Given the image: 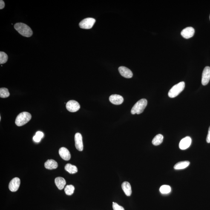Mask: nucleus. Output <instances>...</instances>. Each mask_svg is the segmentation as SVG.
<instances>
[{"label":"nucleus","instance_id":"obj_1","mask_svg":"<svg viewBox=\"0 0 210 210\" xmlns=\"http://www.w3.org/2000/svg\"><path fill=\"white\" fill-rule=\"evenodd\" d=\"M14 28L22 36L26 37H30L33 34L31 29L27 25L22 23L15 24Z\"/></svg>","mask_w":210,"mask_h":210},{"label":"nucleus","instance_id":"obj_2","mask_svg":"<svg viewBox=\"0 0 210 210\" xmlns=\"http://www.w3.org/2000/svg\"><path fill=\"white\" fill-rule=\"evenodd\" d=\"M147 104L148 102L146 99H142L140 100L135 104L132 109L131 111L132 114H139L142 113L146 108Z\"/></svg>","mask_w":210,"mask_h":210},{"label":"nucleus","instance_id":"obj_3","mask_svg":"<svg viewBox=\"0 0 210 210\" xmlns=\"http://www.w3.org/2000/svg\"><path fill=\"white\" fill-rule=\"evenodd\" d=\"M32 116L30 113L23 112L18 115L15 120V124L18 127L25 125L31 119Z\"/></svg>","mask_w":210,"mask_h":210},{"label":"nucleus","instance_id":"obj_4","mask_svg":"<svg viewBox=\"0 0 210 210\" xmlns=\"http://www.w3.org/2000/svg\"><path fill=\"white\" fill-rule=\"evenodd\" d=\"M185 83L182 82L179 83L173 86L169 90L168 96L170 98H173L176 97L180 94L184 89Z\"/></svg>","mask_w":210,"mask_h":210},{"label":"nucleus","instance_id":"obj_5","mask_svg":"<svg viewBox=\"0 0 210 210\" xmlns=\"http://www.w3.org/2000/svg\"><path fill=\"white\" fill-rule=\"evenodd\" d=\"M96 20L92 18H88L83 20L79 24L81 28L89 29L93 27L96 22Z\"/></svg>","mask_w":210,"mask_h":210},{"label":"nucleus","instance_id":"obj_6","mask_svg":"<svg viewBox=\"0 0 210 210\" xmlns=\"http://www.w3.org/2000/svg\"><path fill=\"white\" fill-rule=\"evenodd\" d=\"M66 107L68 111L70 112H76L80 109V105L77 101L71 100L67 102Z\"/></svg>","mask_w":210,"mask_h":210},{"label":"nucleus","instance_id":"obj_7","mask_svg":"<svg viewBox=\"0 0 210 210\" xmlns=\"http://www.w3.org/2000/svg\"><path fill=\"white\" fill-rule=\"evenodd\" d=\"M210 80V67L207 66L204 69L202 75V83L206 85Z\"/></svg>","mask_w":210,"mask_h":210},{"label":"nucleus","instance_id":"obj_8","mask_svg":"<svg viewBox=\"0 0 210 210\" xmlns=\"http://www.w3.org/2000/svg\"><path fill=\"white\" fill-rule=\"evenodd\" d=\"M20 185V180L18 177H15L9 183V188L12 192H15L18 190Z\"/></svg>","mask_w":210,"mask_h":210},{"label":"nucleus","instance_id":"obj_9","mask_svg":"<svg viewBox=\"0 0 210 210\" xmlns=\"http://www.w3.org/2000/svg\"><path fill=\"white\" fill-rule=\"evenodd\" d=\"M74 140L75 146L78 151H82L83 150V142L82 135L80 133H77L75 135Z\"/></svg>","mask_w":210,"mask_h":210},{"label":"nucleus","instance_id":"obj_10","mask_svg":"<svg viewBox=\"0 0 210 210\" xmlns=\"http://www.w3.org/2000/svg\"><path fill=\"white\" fill-rule=\"evenodd\" d=\"M194 34V30L192 27H188L184 29L181 32V35L185 39H189L192 37Z\"/></svg>","mask_w":210,"mask_h":210},{"label":"nucleus","instance_id":"obj_11","mask_svg":"<svg viewBox=\"0 0 210 210\" xmlns=\"http://www.w3.org/2000/svg\"><path fill=\"white\" fill-rule=\"evenodd\" d=\"M191 143V139L190 137H186L182 139L181 141L179 144V147L180 149L185 150L189 148Z\"/></svg>","mask_w":210,"mask_h":210},{"label":"nucleus","instance_id":"obj_12","mask_svg":"<svg viewBox=\"0 0 210 210\" xmlns=\"http://www.w3.org/2000/svg\"><path fill=\"white\" fill-rule=\"evenodd\" d=\"M110 102L114 105H120L123 102L124 99L123 96L119 95H111L109 98Z\"/></svg>","mask_w":210,"mask_h":210},{"label":"nucleus","instance_id":"obj_13","mask_svg":"<svg viewBox=\"0 0 210 210\" xmlns=\"http://www.w3.org/2000/svg\"><path fill=\"white\" fill-rule=\"evenodd\" d=\"M118 70L120 74L124 77L127 78H130L132 77V72L127 67L121 66L119 67Z\"/></svg>","mask_w":210,"mask_h":210},{"label":"nucleus","instance_id":"obj_14","mask_svg":"<svg viewBox=\"0 0 210 210\" xmlns=\"http://www.w3.org/2000/svg\"><path fill=\"white\" fill-rule=\"evenodd\" d=\"M59 154L60 157L64 160L66 161L69 160L71 158L69 151L68 149L64 147H62L60 149Z\"/></svg>","mask_w":210,"mask_h":210},{"label":"nucleus","instance_id":"obj_15","mask_svg":"<svg viewBox=\"0 0 210 210\" xmlns=\"http://www.w3.org/2000/svg\"><path fill=\"white\" fill-rule=\"evenodd\" d=\"M44 167L47 169L52 170L57 168L58 165L56 161L53 160H48L44 163Z\"/></svg>","mask_w":210,"mask_h":210},{"label":"nucleus","instance_id":"obj_16","mask_svg":"<svg viewBox=\"0 0 210 210\" xmlns=\"http://www.w3.org/2000/svg\"><path fill=\"white\" fill-rule=\"evenodd\" d=\"M55 184L60 190H62L66 184L65 179L62 177H57L55 180Z\"/></svg>","mask_w":210,"mask_h":210},{"label":"nucleus","instance_id":"obj_17","mask_svg":"<svg viewBox=\"0 0 210 210\" xmlns=\"http://www.w3.org/2000/svg\"><path fill=\"white\" fill-rule=\"evenodd\" d=\"M122 187L126 195L130 196L132 194L131 185L128 182L125 181L122 183Z\"/></svg>","mask_w":210,"mask_h":210},{"label":"nucleus","instance_id":"obj_18","mask_svg":"<svg viewBox=\"0 0 210 210\" xmlns=\"http://www.w3.org/2000/svg\"><path fill=\"white\" fill-rule=\"evenodd\" d=\"M190 162L189 161H183L178 162L176 163L174 166V168L176 170L184 169L189 166Z\"/></svg>","mask_w":210,"mask_h":210},{"label":"nucleus","instance_id":"obj_19","mask_svg":"<svg viewBox=\"0 0 210 210\" xmlns=\"http://www.w3.org/2000/svg\"><path fill=\"white\" fill-rule=\"evenodd\" d=\"M65 169L70 174H74L78 172L77 168L75 165L69 163L65 165Z\"/></svg>","mask_w":210,"mask_h":210},{"label":"nucleus","instance_id":"obj_20","mask_svg":"<svg viewBox=\"0 0 210 210\" xmlns=\"http://www.w3.org/2000/svg\"><path fill=\"white\" fill-rule=\"evenodd\" d=\"M163 139V137L162 134H158L153 138L152 142L154 145H158L162 143Z\"/></svg>","mask_w":210,"mask_h":210},{"label":"nucleus","instance_id":"obj_21","mask_svg":"<svg viewBox=\"0 0 210 210\" xmlns=\"http://www.w3.org/2000/svg\"><path fill=\"white\" fill-rule=\"evenodd\" d=\"M10 93L8 90L5 88L0 89V97L2 98H6L10 96Z\"/></svg>","mask_w":210,"mask_h":210},{"label":"nucleus","instance_id":"obj_22","mask_svg":"<svg viewBox=\"0 0 210 210\" xmlns=\"http://www.w3.org/2000/svg\"><path fill=\"white\" fill-rule=\"evenodd\" d=\"M74 186L73 185H69L65 187L64 191L67 195H71L74 192Z\"/></svg>","mask_w":210,"mask_h":210},{"label":"nucleus","instance_id":"obj_23","mask_svg":"<svg viewBox=\"0 0 210 210\" xmlns=\"http://www.w3.org/2000/svg\"><path fill=\"white\" fill-rule=\"evenodd\" d=\"M171 191V187L168 185H164L161 186L160 191L162 194H169Z\"/></svg>","mask_w":210,"mask_h":210},{"label":"nucleus","instance_id":"obj_24","mask_svg":"<svg viewBox=\"0 0 210 210\" xmlns=\"http://www.w3.org/2000/svg\"><path fill=\"white\" fill-rule=\"evenodd\" d=\"M8 56L4 52H0V64H4L7 62Z\"/></svg>","mask_w":210,"mask_h":210},{"label":"nucleus","instance_id":"obj_25","mask_svg":"<svg viewBox=\"0 0 210 210\" xmlns=\"http://www.w3.org/2000/svg\"><path fill=\"white\" fill-rule=\"evenodd\" d=\"M113 210H125L123 207L114 202H113Z\"/></svg>","mask_w":210,"mask_h":210},{"label":"nucleus","instance_id":"obj_26","mask_svg":"<svg viewBox=\"0 0 210 210\" xmlns=\"http://www.w3.org/2000/svg\"><path fill=\"white\" fill-rule=\"evenodd\" d=\"M36 135L38 136V137L41 138V139L43 137L44 134L42 132H41L38 131L36 132Z\"/></svg>","mask_w":210,"mask_h":210},{"label":"nucleus","instance_id":"obj_27","mask_svg":"<svg viewBox=\"0 0 210 210\" xmlns=\"http://www.w3.org/2000/svg\"><path fill=\"white\" fill-rule=\"evenodd\" d=\"M206 141L208 143H210V127H209V129H208V136H207Z\"/></svg>","mask_w":210,"mask_h":210},{"label":"nucleus","instance_id":"obj_28","mask_svg":"<svg viewBox=\"0 0 210 210\" xmlns=\"http://www.w3.org/2000/svg\"><path fill=\"white\" fill-rule=\"evenodd\" d=\"M41 138L38 137V136L35 135L34 137H33V140L35 142H39L41 140Z\"/></svg>","mask_w":210,"mask_h":210},{"label":"nucleus","instance_id":"obj_29","mask_svg":"<svg viewBox=\"0 0 210 210\" xmlns=\"http://www.w3.org/2000/svg\"><path fill=\"white\" fill-rule=\"evenodd\" d=\"M5 7V3L2 0H1L0 1V9L2 10V9H3Z\"/></svg>","mask_w":210,"mask_h":210},{"label":"nucleus","instance_id":"obj_30","mask_svg":"<svg viewBox=\"0 0 210 210\" xmlns=\"http://www.w3.org/2000/svg\"></svg>","mask_w":210,"mask_h":210}]
</instances>
